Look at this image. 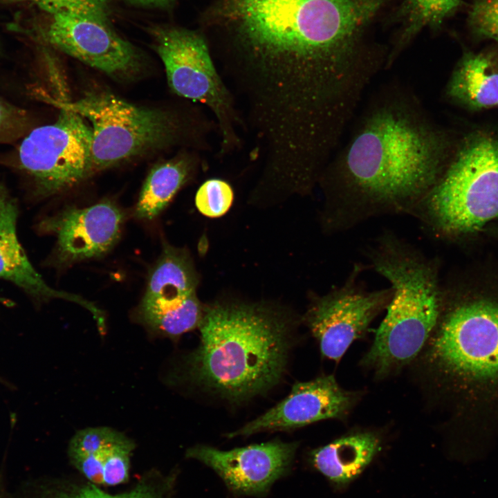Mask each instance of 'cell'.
<instances>
[{"label": "cell", "mask_w": 498, "mask_h": 498, "mask_svg": "<svg viewBox=\"0 0 498 498\" xmlns=\"http://www.w3.org/2000/svg\"><path fill=\"white\" fill-rule=\"evenodd\" d=\"M497 108H498V104H497Z\"/></svg>", "instance_id": "obj_29"}, {"label": "cell", "mask_w": 498, "mask_h": 498, "mask_svg": "<svg viewBox=\"0 0 498 498\" xmlns=\"http://www.w3.org/2000/svg\"><path fill=\"white\" fill-rule=\"evenodd\" d=\"M389 1L214 0L210 48L246 132L279 151L336 141L382 66L362 36Z\"/></svg>", "instance_id": "obj_1"}, {"label": "cell", "mask_w": 498, "mask_h": 498, "mask_svg": "<svg viewBox=\"0 0 498 498\" xmlns=\"http://www.w3.org/2000/svg\"><path fill=\"white\" fill-rule=\"evenodd\" d=\"M59 107L55 122L30 131L18 147L19 167L44 196L71 190L92 173L91 127L78 113Z\"/></svg>", "instance_id": "obj_9"}, {"label": "cell", "mask_w": 498, "mask_h": 498, "mask_svg": "<svg viewBox=\"0 0 498 498\" xmlns=\"http://www.w3.org/2000/svg\"><path fill=\"white\" fill-rule=\"evenodd\" d=\"M297 446L279 440L227 451L198 445L188 448L185 456L212 469L233 493L260 496L287 474Z\"/></svg>", "instance_id": "obj_13"}, {"label": "cell", "mask_w": 498, "mask_h": 498, "mask_svg": "<svg viewBox=\"0 0 498 498\" xmlns=\"http://www.w3.org/2000/svg\"><path fill=\"white\" fill-rule=\"evenodd\" d=\"M0 498H6L4 492L0 489Z\"/></svg>", "instance_id": "obj_28"}, {"label": "cell", "mask_w": 498, "mask_h": 498, "mask_svg": "<svg viewBox=\"0 0 498 498\" xmlns=\"http://www.w3.org/2000/svg\"><path fill=\"white\" fill-rule=\"evenodd\" d=\"M358 398L356 393L342 388L333 375L299 382L284 400L228 436L288 430L326 419L342 418Z\"/></svg>", "instance_id": "obj_15"}, {"label": "cell", "mask_w": 498, "mask_h": 498, "mask_svg": "<svg viewBox=\"0 0 498 498\" xmlns=\"http://www.w3.org/2000/svg\"><path fill=\"white\" fill-rule=\"evenodd\" d=\"M45 15V22L34 32L43 44L111 77H127L140 70L139 51L109 21L71 13Z\"/></svg>", "instance_id": "obj_11"}, {"label": "cell", "mask_w": 498, "mask_h": 498, "mask_svg": "<svg viewBox=\"0 0 498 498\" xmlns=\"http://www.w3.org/2000/svg\"><path fill=\"white\" fill-rule=\"evenodd\" d=\"M17 217L16 201L0 180V279L13 283L40 302L62 299L77 304L91 313L96 324L104 322L105 314L94 303L53 288L35 270L17 236Z\"/></svg>", "instance_id": "obj_16"}, {"label": "cell", "mask_w": 498, "mask_h": 498, "mask_svg": "<svg viewBox=\"0 0 498 498\" xmlns=\"http://www.w3.org/2000/svg\"><path fill=\"white\" fill-rule=\"evenodd\" d=\"M196 285L188 255L165 243L149 272L145 294L136 310L138 321L158 334L180 331L194 315Z\"/></svg>", "instance_id": "obj_12"}, {"label": "cell", "mask_w": 498, "mask_h": 498, "mask_svg": "<svg viewBox=\"0 0 498 498\" xmlns=\"http://www.w3.org/2000/svg\"><path fill=\"white\" fill-rule=\"evenodd\" d=\"M233 201L231 186L220 179H210L199 188L195 203L199 211L208 217H219L227 212Z\"/></svg>", "instance_id": "obj_24"}, {"label": "cell", "mask_w": 498, "mask_h": 498, "mask_svg": "<svg viewBox=\"0 0 498 498\" xmlns=\"http://www.w3.org/2000/svg\"><path fill=\"white\" fill-rule=\"evenodd\" d=\"M456 141L409 92L399 86L380 91L319 181L331 203V228L343 230L384 214L412 215Z\"/></svg>", "instance_id": "obj_2"}, {"label": "cell", "mask_w": 498, "mask_h": 498, "mask_svg": "<svg viewBox=\"0 0 498 498\" xmlns=\"http://www.w3.org/2000/svg\"><path fill=\"white\" fill-rule=\"evenodd\" d=\"M135 6L145 8H167L173 6L176 0H120Z\"/></svg>", "instance_id": "obj_27"}, {"label": "cell", "mask_w": 498, "mask_h": 498, "mask_svg": "<svg viewBox=\"0 0 498 498\" xmlns=\"http://www.w3.org/2000/svg\"><path fill=\"white\" fill-rule=\"evenodd\" d=\"M6 3L32 4L44 14L71 13L109 21L107 0H0Z\"/></svg>", "instance_id": "obj_23"}, {"label": "cell", "mask_w": 498, "mask_h": 498, "mask_svg": "<svg viewBox=\"0 0 498 498\" xmlns=\"http://www.w3.org/2000/svg\"><path fill=\"white\" fill-rule=\"evenodd\" d=\"M421 352L427 369L443 379L498 381V304L470 302L441 313Z\"/></svg>", "instance_id": "obj_8"}, {"label": "cell", "mask_w": 498, "mask_h": 498, "mask_svg": "<svg viewBox=\"0 0 498 498\" xmlns=\"http://www.w3.org/2000/svg\"><path fill=\"white\" fill-rule=\"evenodd\" d=\"M468 18L477 35L498 42V0H474Z\"/></svg>", "instance_id": "obj_25"}, {"label": "cell", "mask_w": 498, "mask_h": 498, "mask_svg": "<svg viewBox=\"0 0 498 498\" xmlns=\"http://www.w3.org/2000/svg\"><path fill=\"white\" fill-rule=\"evenodd\" d=\"M155 51L160 58L172 91L180 97L199 102L212 111L220 135L219 155L241 145V129L232 95L215 65L205 34L174 26L151 31Z\"/></svg>", "instance_id": "obj_7"}, {"label": "cell", "mask_w": 498, "mask_h": 498, "mask_svg": "<svg viewBox=\"0 0 498 498\" xmlns=\"http://www.w3.org/2000/svg\"><path fill=\"white\" fill-rule=\"evenodd\" d=\"M412 215L458 236L498 219V129L477 127L456 140L439 178Z\"/></svg>", "instance_id": "obj_5"}, {"label": "cell", "mask_w": 498, "mask_h": 498, "mask_svg": "<svg viewBox=\"0 0 498 498\" xmlns=\"http://www.w3.org/2000/svg\"><path fill=\"white\" fill-rule=\"evenodd\" d=\"M28 112L0 98V142L12 141L28 133Z\"/></svg>", "instance_id": "obj_26"}, {"label": "cell", "mask_w": 498, "mask_h": 498, "mask_svg": "<svg viewBox=\"0 0 498 498\" xmlns=\"http://www.w3.org/2000/svg\"><path fill=\"white\" fill-rule=\"evenodd\" d=\"M134 442L109 427H87L75 433L68 448L71 464L87 481L114 486L129 477Z\"/></svg>", "instance_id": "obj_17"}, {"label": "cell", "mask_w": 498, "mask_h": 498, "mask_svg": "<svg viewBox=\"0 0 498 498\" xmlns=\"http://www.w3.org/2000/svg\"><path fill=\"white\" fill-rule=\"evenodd\" d=\"M124 215L110 201L85 208L66 207L42 221L40 228L56 238L55 257L70 266L107 253L118 240Z\"/></svg>", "instance_id": "obj_14"}, {"label": "cell", "mask_w": 498, "mask_h": 498, "mask_svg": "<svg viewBox=\"0 0 498 498\" xmlns=\"http://www.w3.org/2000/svg\"><path fill=\"white\" fill-rule=\"evenodd\" d=\"M194 160L181 155L153 167L140 190L133 216L140 220L157 217L188 180Z\"/></svg>", "instance_id": "obj_20"}, {"label": "cell", "mask_w": 498, "mask_h": 498, "mask_svg": "<svg viewBox=\"0 0 498 498\" xmlns=\"http://www.w3.org/2000/svg\"><path fill=\"white\" fill-rule=\"evenodd\" d=\"M367 254L392 295L362 362L385 376L415 359L434 331L442 311L438 270L420 250L391 232L378 237Z\"/></svg>", "instance_id": "obj_4"}, {"label": "cell", "mask_w": 498, "mask_h": 498, "mask_svg": "<svg viewBox=\"0 0 498 498\" xmlns=\"http://www.w3.org/2000/svg\"><path fill=\"white\" fill-rule=\"evenodd\" d=\"M362 270V265H355L345 282L315 298L305 315L322 356L329 360L338 362L391 299V287L365 288L359 277Z\"/></svg>", "instance_id": "obj_10"}, {"label": "cell", "mask_w": 498, "mask_h": 498, "mask_svg": "<svg viewBox=\"0 0 498 498\" xmlns=\"http://www.w3.org/2000/svg\"><path fill=\"white\" fill-rule=\"evenodd\" d=\"M461 5V0H405L400 10L405 28L399 44L403 46L424 27L439 26Z\"/></svg>", "instance_id": "obj_22"}, {"label": "cell", "mask_w": 498, "mask_h": 498, "mask_svg": "<svg viewBox=\"0 0 498 498\" xmlns=\"http://www.w3.org/2000/svg\"><path fill=\"white\" fill-rule=\"evenodd\" d=\"M380 448L376 433L353 432L312 450L309 461L333 485L342 488L361 474Z\"/></svg>", "instance_id": "obj_18"}, {"label": "cell", "mask_w": 498, "mask_h": 498, "mask_svg": "<svg viewBox=\"0 0 498 498\" xmlns=\"http://www.w3.org/2000/svg\"><path fill=\"white\" fill-rule=\"evenodd\" d=\"M58 104L89 122L92 173L171 144L184 127L169 112L137 106L107 91L89 92Z\"/></svg>", "instance_id": "obj_6"}, {"label": "cell", "mask_w": 498, "mask_h": 498, "mask_svg": "<svg viewBox=\"0 0 498 498\" xmlns=\"http://www.w3.org/2000/svg\"><path fill=\"white\" fill-rule=\"evenodd\" d=\"M292 326L283 313L259 304L208 307L199 347L185 359V375L231 401L266 392L286 369Z\"/></svg>", "instance_id": "obj_3"}, {"label": "cell", "mask_w": 498, "mask_h": 498, "mask_svg": "<svg viewBox=\"0 0 498 498\" xmlns=\"http://www.w3.org/2000/svg\"><path fill=\"white\" fill-rule=\"evenodd\" d=\"M447 98L470 111L497 107L498 59L487 53H465L445 87Z\"/></svg>", "instance_id": "obj_19"}, {"label": "cell", "mask_w": 498, "mask_h": 498, "mask_svg": "<svg viewBox=\"0 0 498 498\" xmlns=\"http://www.w3.org/2000/svg\"><path fill=\"white\" fill-rule=\"evenodd\" d=\"M174 479L152 473L143 477L132 489L112 495L89 481H57L42 486L37 498H172Z\"/></svg>", "instance_id": "obj_21"}]
</instances>
